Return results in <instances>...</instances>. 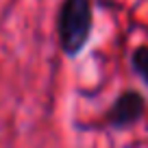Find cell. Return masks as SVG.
Segmentation results:
<instances>
[{
    "mask_svg": "<svg viewBox=\"0 0 148 148\" xmlns=\"http://www.w3.org/2000/svg\"><path fill=\"white\" fill-rule=\"evenodd\" d=\"M89 31H92L89 0H63V7L59 13V39L65 55H79L87 44Z\"/></svg>",
    "mask_w": 148,
    "mask_h": 148,
    "instance_id": "cell-1",
    "label": "cell"
},
{
    "mask_svg": "<svg viewBox=\"0 0 148 148\" xmlns=\"http://www.w3.org/2000/svg\"><path fill=\"white\" fill-rule=\"evenodd\" d=\"M144 113V98L137 92H124L122 96L116 98V102L111 105L109 113H107V120L111 126H118V129H124V126L133 124L142 118Z\"/></svg>",
    "mask_w": 148,
    "mask_h": 148,
    "instance_id": "cell-2",
    "label": "cell"
},
{
    "mask_svg": "<svg viewBox=\"0 0 148 148\" xmlns=\"http://www.w3.org/2000/svg\"><path fill=\"white\" fill-rule=\"evenodd\" d=\"M133 68L139 74V79L148 85V48H139L133 55Z\"/></svg>",
    "mask_w": 148,
    "mask_h": 148,
    "instance_id": "cell-3",
    "label": "cell"
}]
</instances>
